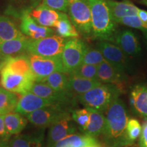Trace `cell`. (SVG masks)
<instances>
[{
  "instance_id": "1",
  "label": "cell",
  "mask_w": 147,
  "mask_h": 147,
  "mask_svg": "<svg viewBox=\"0 0 147 147\" xmlns=\"http://www.w3.org/2000/svg\"><path fill=\"white\" fill-rule=\"evenodd\" d=\"M106 125L103 138L108 147H125L133 142L127 134L129 116L124 102L117 97L110 104L105 112Z\"/></svg>"
},
{
  "instance_id": "2",
  "label": "cell",
  "mask_w": 147,
  "mask_h": 147,
  "mask_svg": "<svg viewBox=\"0 0 147 147\" xmlns=\"http://www.w3.org/2000/svg\"><path fill=\"white\" fill-rule=\"evenodd\" d=\"M88 1L91 9L93 38L113 42L117 23L112 17L106 0Z\"/></svg>"
},
{
  "instance_id": "3",
  "label": "cell",
  "mask_w": 147,
  "mask_h": 147,
  "mask_svg": "<svg viewBox=\"0 0 147 147\" xmlns=\"http://www.w3.org/2000/svg\"><path fill=\"white\" fill-rule=\"evenodd\" d=\"M121 91L111 84H101L77 97L80 104L89 110L104 114Z\"/></svg>"
},
{
  "instance_id": "4",
  "label": "cell",
  "mask_w": 147,
  "mask_h": 147,
  "mask_svg": "<svg viewBox=\"0 0 147 147\" xmlns=\"http://www.w3.org/2000/svg\"><path fill=\"white\" fill-rule=\"evenodd\" d=\"M70 21L78 33L84 37H93L91 9L88 0H74L69 5Z\"/></svg>"
},
{
  "instance_id": "5",
  "label": "cell",
  "mask_w": 147,
  "mask_h": 147,
  "mask_svg": "<svg viewBox=\"0 0 147 147\" xmlns=\"http://www.w3.org/2000/svg\"><path fill=\"white\" fill-rule=\"evenodd\" d=\"M67 38L58 35L46 37L40 39H29L27 52L29 54L39 55L45 57H55L61 55Z\"/></svg>"
},
{
  "instance_id": "6",
  "label": "cell",
  "mask_w": 147,
  "mask_h": 147,
  "mask_svg": "<svg viewBox=\"0 0 147 147\" xmlns=\"http://www.w3.org/2000/svg\"><path fill=\"white\" fill-rule=\"evenodd\" d=\"M31 69L34 74L36 82L41 81L51 74L56 71L65 72L61 56L45 57L39 55H28Z\"/></svg>"
},
{
  "instance_id": "7",
  "label": "cell",
  "mask_w": 147,
  "mask_h": 147,
  "mask_svg": "<svg viewBox=\"0 0 147 147\" xmlns=\"http://www.w3.org/2000/svg\"><path fill=\"white\" fill-rule=\"evenodd\" d=\"M87 47V44L79 38L67 40L61 55L65 73H71L82 63Z\"/></svg>"
},
{
  "instance_id": "8",
  "label": "cell",
  "mask_w": 147,
  "mask_h": 147,
  "mask_svg": "<svg viewBox=\"0 0 147 147\" xmlns=\"http://www.w3.org/2000/svg\"><path fill=\"white\" fill-rule=\"evenodd\" d=\"M0 75L1 84L3 89L22 95L30 91L33 84L36 82L34 77L12 72L4 67L1 69Z\"/></svg>"
},
{
  "instance_id": "9",
  "label": "cell",
  "mask_w": 147,
  "mask_h": 147,
  "mask_svg": "<svg viewBox=\"0 0 147 147\" xmlns=\"http://www.w3.org/2000/svg\"><path fill=\"white\" fill-rule=\"evenodd\" d=\"M74 123L71 115L68 111H66L50 126L48 133L47 147L52 146L67 136L75 134L76 127Z\"/></svg>"
},
{
  "instance_id": "10",
  "label": "cell",
  "mask_w": 147,
  "mask_h": 147,
  "mask_svg": "<svg viewBox=\"0 0 147 147\" xmlns=\"http://www.w3.org/2000/svg\"><path fill=\"white\" fill-rule=\"evenodd\" d=\"M66 111L62 105H53L37 110L29 114L27 117V120L35 126L45 128L50 127Z\"/></svg>"
},
{
  "instance_id": "11",
  "label": "cell",
  "mask_w": 147,
  "mask_h": 147,
  "mask_svg": "<svg viewBox=\"0 0 147 147\" xmlns=\"http://www.w3.org/2000/svg\"><path fill=\"white\" fill-rule=\"evenodd\" d=\"M97 80L102 84H111L122 91L126 82L125 72L104 61L97 67Z\"/></svg>"
},
{
  "instance_id": "12",
  "label": "cell",
  "mask_w": 147,
  "mask_h": 147,
  "mask_svg": "<svg viewBox=\"0 0 147 147\" xmlns=\"http://www.w3.org/2000/svg\"><path fill=\"white\" fill-rule=\"evenodd\" d=\"M97 47L106 61L125 72L128 67V59L127 55L118 46L107 40H100Z\"/></svg>"
},
{
  "instance_id": "13",
  "label": "cell",
  "mask_w": 147,
  "mask_h": 147,
  "mask_svg": "<svg viewBox=\"0 0 147 147\" xmlns=\"http://www.w3.org/2000/svg\"><path fill=\"white\" fill-rule=\"evenodd\" d=\"M21 32L29 36L31 39L38 40L54 35V31L50 27L42 26L38 24L26 11L21 16Z\"/></svg>"
},
{
  "instance_id": "14",
  "label": "cell",
  "mask_w": 147,
  "mask_h": 147,
  "mask_svg": "<svg viewBox=\"0 0 147 147\" xmlns=\"http://www.w3.org/2000/svg\"><path fill=\"white\" fill-rule=\"evenodd\" d=\"M53 105L58 104H55L51 101L42 98L29 91L20 97L15 111L21 115L27 116L37 110Z\"/></svg>"
},
{
  "instance_id": "15",
  "label": "cell",
  "mask_w": 147,
  "mask_h": 147,
  "mask_svg": "<svg viewBox=\"0 0 147 147\" xmlns=\"http://www.w3.org/2000/svg\"><path fill=\"white\" fill-rule=\"evenodd\" d=\"M113 42L128 56H136L141 51L138 38L133 32L129 29H124L117 34L116 33Z\"/></svg>"
},
{
  "instance_id": "16",
  "label": "cell",
  "mask_w": 147,
  "mask_h": 147,
  "mask_svg": "<svg viewBox=\"0 0 147 147\" xmlns=\"http://www.w3.org/2000/svg\"><path fill=\"white\" fill-rule=\"evenodd\" d=\"M129 104L138 116L147 119V84H138L132 87L129 93Z\"/></svg>"
},
{
  "instance_id": "17",
  "label": "cell",
  "mask_w": 147,
  "mask_h": 147,
  "mask_svg": "<svg viewBox=\"0 0 147 147\" xmlns=\"http://www.w3.org/2000/svg\"><path fill=\"white\" fill-rule=\"evenodd\" d=\"M30 92L42 98L46 99L55 104L63 105L70 102L72 97L69 95L55 91L43 82H35Z\"/></svg>"
},
{
  "instance_id": "18",
  "label": "cell",
  "mask_w": 147,
  "mask_h": 147,
  "mask_svg": "<svg viewBox=\"0 0 147 147\" xmlns=\"http://www.w3.org/2000/svg\"><path fill=\"white\" fill-rule=\"evenodd\" d=\"M29 14L42 26L55 27L60 18L61 12L53 10L42 4L31 10Z\"/></svg>"
},
{
  "instance_id": "19",
  "label": "cell",
  "mask_w": 147,
  "mask_h": 147,
  "mask_svg": "<svg viewBox=\"0 0 147 147\" xmlns=\"http://www.w3.org/2000/svg\"><path fill=\"white\" fill-rule=\"evenodd\" d=\"M69 91L73 97L84 94L97 86L100 85L101 82L97 79H90L80 77L68 74Z\"/></svg>"
},
{
  "instance_id": "20",
  "label": "cell",
  "mask_w": 147,
  "mask_h": 147,
  "mask_svg": "<svg viewBox=\"0 0 147 147\" xmlns=\"http://www.w3.org/2000/svg\"><path fill=\"white\" fill-rule=\"evenodd\" d=\"M106 1L115 22L125 16L138 15L139 8L130 1L124 0L123 1H117L115 0H106Z\"/></svg>"
},
{
  "instance_id": "21",
  "label": "cell",
  "mask_w": 147,
  "mask_h": 147,
  "mask_svg": "<svg viewBox=\"0 0 147 147\" xmlns=\"http://www.w3.org/2000/svg\"><path fill=\"white\" fill-rule=\"evenodd\" d=\"M3 67L12 72L24 76L34 77L31 69L28 55H21L16 57H8Z\"/></svg>"
},
{
  "instance_id": "22",
  "label": "cell",
  "mask_w": 147,
  "mask_h": 147,
  "mask_svg": "<svg viewBox=\"0 0 147 147\" xmlns=\"http://www.w3.org/2000/svg\"><path fill=\"white\" fill-rule=\"evenodd\" d=\"M44 138V131L21 135L17 134L9 140V144L10 147H42Z\"/></svg>"
},
{
  "instance_id": "23",
  "label": "cell",
  "mask_w": 147,
  "mask_h": 147,
  "mask_svg": "<svg viewBox=\"0 0 147 147\" xmlns=\"http://www.w3.org/2000/svg\"><path fill=\"white\" fill-rule=\"evenodd\" d=\"M30 38L23 35L19 38L0 44V53L3 56L21 55L27 51V45Z\"/></svg>"
},
{
  "instance_id": "24",
  "label": "cell",
  "mask_w": 147,
  "mask_h": 147,
  "mask_svg": "<svg viewBox=\"0 0 147 147\" xmlns=\"http://www.w3.org/2000/svg\"><path fill=\"white\" fill-rule=\"evenodd\" d=\"M98 144L95 138L86 134H72L59 141L51 147H86Z\"/></svg>"
},
{
  "instance_id": "25",
  "label": "cell",
  "mask_w": 147,
  "mask_h": 147,
  "mask_svg": "<svg viewBox=\"0 0 147 147\" xmlns=\"http://www.w3.org/2000/svg\"><path fill=\"white\" fill-rule=\"evenodd\" d=\"M68 78V74L61 72V71H56V72L51 74L47 78H44L40 82H45L55 91L65 93L74 98L72 95L69 91Z\"/></svg>"
},
{
  "instance_id": "26",
  "label": "cell",
  "mask_w": 147,
  "mask_h": 147,
  "mask_svg": "<svg viewBox=\"0 0 147 147\" xmlns=\"http://www.w3.org/2000/svg\"><path fill=\"white\" fill-rule=\"evenodd\" d=\"M89 122L83 133L91 137H96L102 134L106 125L105 115L98 112L89 110Z\"/></svg>"
},
{
  "instance_id": "27",
  "label": "cell",
  "mask_w": 147,
  "mask_h": 147,
  "mask_svg": "<svg viewBox=\"0 0 147 147\" xmlns=\"http://www.w3.org/2000/svg\"><path fill=\"white\" fill-rule=\"evenodd\" d=\"M4 123L7 131L12 136L21 133L26 127L27 121L21 114L13 110L5 114Z\"/></svg>"
},
{
  "instance_id": "28",
  "label": "cell",
  "mask_w": 147,
  "mask_h": 147,
  "mask_svg": "<svg viewBox=\"0 0 147 147\" xmlns=\"http://www.w3.org/2000/svg\"><path fill=\"white\" fill-rule=\"evenodd\" d=\"M23 34L8 17L0 16V44L23 36Z\"/></svg>"
},
{
  "instance_id": "29",
  "label": "cell",
  "mask_w": 147,
  "mask_h": 147,
  "mask_svg": "<svg viewBox=\"0 0 147 147\" xmlns=\"http://www.w3.org/2000/svg\"><path fill=\"white\" fill-rule=\"evenodd\" d=\"M56 32L58 36L64 38H78L79 33L67 14L61 12L60 18L55 25Z\"/></svg>"
},
{
  "instance_id": "30",
  "label": "cell",
  "mask_w": 147,
  "mask_h": 147,
  "mask_svg": "<svg viewBox=\"0 0 147 147\" xmlns=\"http://www.w3.org/2000/svg\"><path fill=\"white\" fill-rule=\"evenodd\" d=\"M18 100L16 93L0 87V115L15 110Z\"/></svg>"
},
{
  "instance_id": "31",
  "label": "cell",
  "mask_w": 147,
  "mask_h": 147,
  "mask_svg": "<svg viewBox=\"0 0 147 147\" xmlns=\"http://www.w3.org/2000/svg\"><path fill=\"white\" fill-rule=\"evenodd\" d=\"M71 115L75 123L79 127L80 131H83L89 122V110L85 108L76 109L71 112Z\"/></svg>"
},
{
  "instance_id": "32",
  "label": "cell",
  "mask_w": 147,
  "mask_h": 147,
  "mask_svg": "<svg viewBox=\"0 0 147 147\" xmlns=\"http://www.w3.org/2000/svg\"><path fill=\"white\" fill-rule=\"evenodd\" d=\"M104 61H105V59L100 50L97 49L87 47L84 53L82 63L99 65Z\"/></svg>"
},
{
  "instance_id": "33",
  "label": "cell",
  "mask_w": 147,
  "mask_h": 147,
  "mask_svg": "<svg viewBox=\"0 0 147 147\" xmlns=\"http://www.w3.org/2000/svg\"><path fill=\"white\" fill-rule=\"evenodd\" d=\"M97 67H98V65L81 63L74 71H73L70 74L82 77V78L97 79Z\"/></svg>"
},
{
  "instance_id": "34",
  "label": "cell",
  "mask_w": 147,
  "mask_h": 147,
  "mask_svg": "<svg viewBox=\"0 0 147 147\" xmlns=\"http://www.w3.org/2000/svg\"><path fill=\"white\" fill-rule=\"evenodd\" d=\"M116 23H120L121 25H125L130 27H133L143 32L147 30V27L144 25V23L141 21L140 18L138 15L134 16H127L123 17L115 21Z\"/></svg>"
},
{
  "instance_id": "35",
  "label": "cell",
  "mask_w": 147,
  "mask_h": 147,
  "mask_svg": "<svg viewBox=\"0 0 147 147\" xmlns=\"http://www.w3.org/2000/svg\"><path fill=\"white\" fill-rule=\"evenodd\" d=\"M142 131V127L139 121L135 119H129L127 125V134L129 140L134 142L140 136Z\"/></svg>"
},
{
  "instance_id": "36",
  "label": "cell",
  "mask_w": 147,
  "mask_h": 147,
  "mask_svg": "<svg viewBox=\"0 0 147 147\" xmlns=\"http://www.w3.org/2000/svg\"><path fill=\"white\" fill-rule=\"evenodd\" d=\"M43 5L58 12L68 11L69 3L67 0H42Z\"/></svg>"
},
{
  "instance_id": "37",
  "label": "cell",
  "mask_w": 147,
  "mask_h": 147,
  "mask_svg": "<svg viewBox=\"0 0 147 147\" xmlns=\"http://www.w3.org/2000/svg\"><path fill=\"white\" fill-rule=\"evenodd\" d=\"M5 115H0V139L9 140L11 136L7 131L4 123Z\"/></svg>"
},
{
  "instance_id": "38",
  "label": "cell",
  "mask_w": 147,
  "mask_h": 147,
  "mask_svg": "<svg viewBox=\"0 0 147 147\" xmlns=\"http://www.w3.org/2000/svg\"><path fill=\"white\" fill-rule=\"evenodd\" d=\"M139 144L140 147H147V120L142 124Z\"/></svg>"
},
{
  "instance_id": "39",
  "label": "cell",
  "mask_w": 147,
  "mask_h": 147,
  "mask_svg": "<svg viewBox=\"0 0 147 147\" xmlns=\"http://www.w3.org/2000/svg\"><path fill=\"white\" fill-rule=\"evenodd\" d=\"M138 16L140 18V20L143 23H144V25L147 27V12L144 10H141L139 9L138 12Z\"/></svg>"
},
{
  "instance_id": "40",
  "label": "cell",
  "mask_w": 147,
  "mask_h": 147,
  "mask_svg": "<svg viewBox=\"0 0 147 147\" xmlns=\"http://www.w3.org/2000/svg\"><path fill=\"white\" fill-rule=\"evenodd\" d=\"M0 147H10L9 140L0 139Z\"/></svg>"
},
{
  "instance_id": "41",
  "label": "cell",
  "mask_w": 147,
  "mask_h": 147,
  "mask_svg": "<svg viewBox=\"0 0 147 147\" xmlns=\"http://www.w3.org/2000/svg\"><path fill=\"white\" fill-rule=\"evenodd\" d=\"M8 57L3 59L0 60V72H1V69H2V68L3 67V66H4L5 63V61H6V59H8Z\"/></svg>"
},
{
  "instance_id": "42",
  "label": "cell",
  "mask_w": 147,
  "mask_h": 147,
  "mask_svg": "<svg viewBox=\"0 0 147 147\" xmlns=\"http://www.w3.org/2000/svg\"><path fill=\"white\" fill-rule=\"evenodd\" d=\"M139 3H142V4H144L147 6V0H140V1H139Z\"/></svg>"
},
{
  "instance_id": "43",
  "label": "cell",
  "mask_w": 147,
  "mask_h": 147,
  "mask_svg": "<svg viewBox=\"0 0 147 147\" xmlns=\"http://www.w3.org/2000/svg\"><path fill=\"white\" fill-rule=\"evenodd\" d=\"M86 147H102L101 146H100L98 144H93V145H89V146H87Z\"/></svg>"
},
{
  "instance_id": "44",
  "label": "cell",
  "mask_w": 147,
  "mask_h": 147,
  "mask_svg": "<svg viewBox=\"0 0 147 147\" xmlns=\"http://www.w3.org/2000/svg\"><path fill=\"white\" fill-rule=\"evenodd\" d=\"M6 57H7V56H3V55H1V53H0V60L3 59H5V58H6Z\"/></svg>"
},
{
  "instance_id": "45",
  "label": "cell",
  "mask_w": 147,
  "mask_h": 147,
  "mask_svg": "<svg viewBox=\"0 0 147 147\" xmlns=\"http://www.w3.org/2000/svg\"><path fill=\"white\" fill-rule=\"evenodd\" d=\"M144 37H145V38H146V42H147V30L144 31Z\"/></svg>"
},
{
  "instance_id": "46",
  "label": "cell",
  "mask_w": 147,
  "mask_h": 147,
  "mask_svg": "<svg viewBox=\"0 0 147 147\" xmlns=\"http://www.w3.org/2000/svg\"><path fill=\"white\" fill-rule=\"evenodd\" d=\"M67 1H68V2H69V4H70V3H71V2H72V1H74V0H67Z\"/></svg>"
}]
</instances>
